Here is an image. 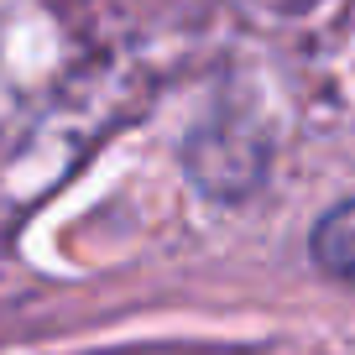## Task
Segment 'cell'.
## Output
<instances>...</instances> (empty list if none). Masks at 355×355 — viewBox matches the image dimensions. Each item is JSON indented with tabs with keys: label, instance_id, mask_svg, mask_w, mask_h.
<instances>
[{
	"label": "cell",
	"instance_id": "1",
	"mask_svg": "<svg viewBox=\"0 0 355 355\" xmlns=\"http://www.w3.org/2000/svg\"><path fill=\"white\" fill-rule=\"evenodd\" d=\"M313 261H319L329 277L355 282V199L319 220V230H313Z\"/></svg>",
	"mask_w": 355,
	"mask_h": 355
}]
</instances>
